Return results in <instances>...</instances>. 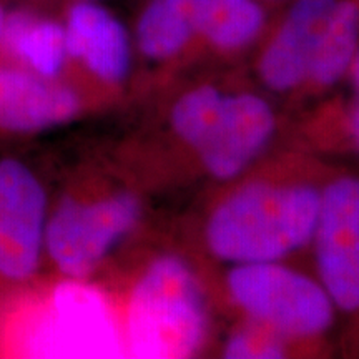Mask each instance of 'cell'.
Segmentation results:
<instances>
[{
  "mask_svg": "<svg viewBox=\"0 0 359 359\" xmlns=\"http://www.w3.org/2000/svg\"><path fill=\"white\" fill-rule=\"evenodd\" d=\"M321 190L304 180L241 183L206 218V248L230 264L283 262L311 243Z\"/></svg>",
  "mask_w": 359,
  "mask_h": 359,
  "instance_id": "1",
  "label": "cell"
},
{
  "mask_svg": "<svg viewBox=\"0 0 359 359\" xmlns=\"http://www.w3.org/2000/svg\"><path fill=\"white\" fill-rule=\"evenodd\" d=\"M206 334L208 308L190 264L177 255L151 259L128 299V351L150 359L190 358L203 346Z\"/></svg>",
  "mask_w": 359,
  "mask_h": 359,
  "instance_id": "2",
  "label": "cell"
},
{
  "mask_svg": "<svg viewBox=\"0 0 359 359\" xmlns=\"http://www.w3.org/2000/svg\"><path fill=\"white\" fill-rule=\"evenodd\" d=\"M226 291L246 320L269 327L290 343L323 338L338 311L318 278L283 262L231 264Z\"/></svg>",
  "mask_w": 359,
  "mask_h": 359,
  "instance_id": "3",
  "label": "cell"
},
{
  "mask_svg": "<svg viewBox=\"0 0 359 359\" xmlns=\"http://www.w3.org/2000/svg\"><path fill=\"white\" fill-rule=\"evenodd\" d=\"M142 200L118 190L95 198H65L48 213L45 253L70 280H85L142 218Z\"/></svg>",
  "mask_w": 359,
  "mask_h": 359,
  "instance_id": "4",
  "label": "cell"
},
{
  "mask_svg": "<svg viewBox=\"0 0 359 359\" xmlns=\"http://www.w3.org/2000/svg\"><path fill=\"white\" fill-rule=\"evenodd\" d=\"M311 245L318 280L336 309L359 316V175H338L323 185Z\"/></svg>",
  "mask_w": 359,
  "mask_h": 359,
  "instance_id": "5",
  "label": "cell"
},
{
  "mask_svg": "<svg viewBox=\"0 0 359 359\" xmlns=\"http://www.w3.org/2000/svg\"><path fill=\"white\" fill-rule=\"evenodd\" d=\"M47 193L24 161L0 160V276L29 280L45 253Z\"/></svg>",
  "mask_w": 359,
  "mask_h": 359,
  "instance_id": "6",
  "label": "cell"
},
{
  "mask_svg": "<svg viewBox=\"0 0 359 359\" xmlns=\"http://www.w3.org/2000/svg\"><path fill=\"white\" fill-rule=\"evenodd\" d=\"M39 330V351L45 356L93 358L122 353L107 299L83 280L67 278L52 296Z\"/></svg>",
  "mask_w": 359,
  "mask_h": 359,
  "instance_id": "7",
  "label": "cell"
},
{
  "mask_svg": "<svg viewBox=\"0 0 359 359\" xmlns=\"http://www.w3.org/2000/svg\"><path fill=\"white\" fill-rule=\"evenodd\" d=\"M276 132V115L266 98L255 92H233L212 132L196 148L201 167L218 182H231L263 154Z\"/></svg>",
  "mask_w": 359,
  "mask_h": 359,
  "instance_id": "8",
  "label": "cell"
},
{
  "mask_svg": "<svg viewBox=\"0 0 359 359\" xmlns=\"http://www.w3.org/2000/svg\"><path fill=\"white\" fill-rule=\"evenodd\" d=\"M69 70H80L105 87L127 82L133 67V39L122 20L95 0H70L60 17Z\"/></svg>",
  "mask_w": 359,
  "mask_h": 359,
  "instance_id": "9",
  "label": "cell"
},
{
  "mask_svg": "<svg viewBox=\"0 0 359 359\" xmlns=\"http://www.w3.org/2000/svg\"><path fill=\"white\" fill-rule=\"evenodd\" d=\"M336 2L293 0L268 30L257 57V74L269 92L291 93L304 87L314 50Z\"/></svg>",
  "mask_w": 359,
  "mask_h": 359,
  "instance_id": "10",
  "label": "cell"
},
{
  "mask_svg": "<svg viewBox=\"0 0 359 359\" xmlns=\"http://www.w3.org/2000/svg\"><path fill=\"white\" fill-rule=\"evenodd\" d=\"M82 110V95L67 80L45 79L0 62V132H45L72 122Z\"/></svg>",
  "mask_w": 359,
  "mask_h": 359,
  "instance_id": "11",
  "label": "cell"
},
{
  "mask_svg": "<svg viewBox=\"0 0 359 359\" xmlns=\"http://www.w3.org/2000/svg\"><path fill=\"white\" fill-rule=\"evenodd\" d=\"M212 0H147L132 34L133 48L143 60L167 65L198 47Z\"/></svg>",
  "mask_w": 359,
  "mask_h": 359,
  "instance_id": "12",
  "label": "cell"
},
{
  "mask_svg": "<svg viewBox=\"0 0 359 359\" xmlns=\"http://www.w3.org/2000/svg\"><path fill=\"white\" fill-rule=\"evenodd\" d=\"M0 62L45 79H64L69 72V52L62 20L30 7L8 11L0 37Z\"/></svg>",
  "mask_w": 359,
  "mask_h": 359,
  "instance_id": "13",
  "label": "cell"
},
{
  "mask_svg": "<svg viewBox=\"0 0 359 359\" xmlns=\"http://www.w3.org/2000/svg\"><path fill=\"white\" fill-rule=\"evenodd\" d=\"M359 53V0H338L314 50L304 90L323 93L348 77Z\"/></svg>",
  "mask_w": 359,
  "mask_h": 359,
  "instance_id": "14",
  "label": "cell"
},
{
  "mask_svg": "<svg viewBox=\"0 0 359 359\" xmlns=\"http://www.w3.org/2000/svg\"><path fill=\"white\" fill-rule=\"evenodd\" d=\"M264 0H212L198 47L233 57L253 47L268 32Z\"/></svg>",
  "mask_w": 359,
  "mask_h": 359,
  "instance_id": "15",
  "label": "cell"
},
{
  "mask_svg": "<svg viewBox=\"0 0 359 359\" xmlns=\"http://www.w3.org/2000/svg\"><path fill=\"white\" fill-rule=\"evenodd\" d=\"M224 97L226 92L212 83L196 85L182 93L170 110V128L175 137L195 151L212 132Z\"/></svg>",
  "mask_w": 359,
  "mask_h": 359,
  "instance_id": "16",
  "label": "cell"
},
{
  "mask_svg": "<svg viewBox=\"0 0 359 359\" xmlns=\"http://www.w3.org/2000/svg\"><path fill=\"white\" fill-rule=\"evenodd\" d=\"M290 344L269 327L246 320L245 326L228 336L222 353L230 359H276L286 356Z\"/></svg>",
  "mask_w": 359,
  "mask_h": 359,
  "instance_id": "17",
  "label": "cell"
},
{
  "mask_svg": "<svg viewBox=\"0 0 359 359\" xmlns=\"http://www.w3.org/2000/svg\"><path fill=\"white\" fill-rule=\"evenodd\" d=\"M349 79L353 82V88H354V100L349 107L348 111V137L351 145L356 148V151L359 154V53L358 57L354 58L351 70H349Z\"/></svg>",
  "mask_w": 359,
  "mask_h": 359,
  "instance_id": "18",
  "label": "cell"
},
{
  "mask_svg": "<svg viewBox=\"0 0 359 359\" xmlns=\"http://www.w3.org/2000/svg\"><path fill=\"white\" fill-rule=\"evenodd\" d=\"M7 4L6 0H0V37H2V30H4V24H6V17H7Z\"/></svg>",
  "mask_w": 359,
  "mask_h": 359,
  "instance_id": "19",
  "label": "cell"
}]
</instances>
